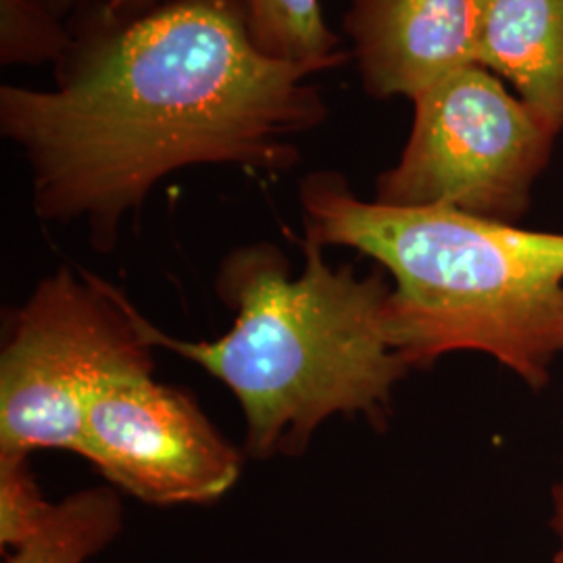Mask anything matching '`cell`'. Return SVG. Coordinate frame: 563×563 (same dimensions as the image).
Returning <instances> with one entry per match:
<instances>
[{
  "instance_id": "obj_5",
  "label": "cell",
  "mask_w": 563,
  "mask_h": 563,
  "mask_svg": "<svg viewBox=\"0 0 563 563\" xmlns=\"http://www.w3.org/2000/svg\"><path fill=\"white\" fill-rule=\"evenodd\" d=\"M413 107L401 159L378 176L374 201L520 222L558 134L481 65L430 86Z\"/></svg>"
},
{
  "instance_id": "obj_8",
  "label": "cell",
  "mask_w": 563,
  "mask_h": 563,
  "mask_svg": "<svg viewBox=\"0 0 563 563\" xmlns=\"http://www.w3.org/2000/svg\"><path fill=\"white\" fill-rule=\"evenodd\" d=\"M476 63L511 81L551 132H563V0H481Z\"/></svg>"
},
{
  "instance_id": "obj_9",
  "label": "cell",
  "mask_w": 563,
  "mask_h": 563,
  "mask_svg": "<svg viewBox=\"0 0 563 563\" xmlns=\"http://www.w3.org/2000/svg\"><path fill=\"white\" fill-rule=\"evenodd\" d=\"M121 528L118 488H84L53 505L38 532L13 549L4 563H84L113 543Z\"/></svg>"
},
{
  "instance_id": "obj_6",
  "label": "cell",
  "mask_w": 563,
  "mask_h": 563,
  "mask_svg": "<svg viewBox=\"0 0 563 563\" xmlns=\"http://www.w3.org/2000/svg\"><path fill=\"white\" fill-rule=\"evenodd\" d=\"M78 455L148 505H201L241 476L242 455L180 388L130 374L102 384L86 409Z\"/></svg>"
},
{
  "instance_id": "obj_10",
  "label": "cell",
  "mask_w": 563,
  "mask_h": 563,
  "mask_svg": "<svg viewBox=\"0 0 563 563\" xmlns=\"http://www.w3.org/2000/svg\"><path fill=\"white\" fill-rule=\"evenodd\" d=\"M246 11L253 42L269 59L322 74L353 57L325 25L320 0H246Z\"/></svg>"
},
{
  "instance_id": "obj_3",
  "label": "cell",
  "mask_w": 563,
  "mask_h": 563,
  "mask_svg": "<svg viewBox=\"0 0 563 563\" xmlns=\"http://www.w3.org/2000/svg\"><path fill=\"white\" fill-rule=\"evenodd\" d=\"M301 249L299 276L272 242L223 257L216 290L236 318L216 341H180L146 320L157 349L199 363L232 390L255 460L301 455L332 416L383 422L409 372L388 336L383 269L360 276L353 265L332 267L318 242L302 239Z\"/></svg>"
},
{
  "instance_id": "obj_11",
  "label": "cell",
  "mask_w": 563,
  "mask_h": 563,
  "mask_svg": "<svg viewBox=\"0 0 563 563\" xmlns=\"http://www.w3.org/2000/svg\"><path fill=\"white\" fill-rule=\"evenodd\" d=\"M71 30L34 0H0L2 67L57 65L71 48Z\"/></svg>"
},
{
  "instance_id": "obj_12",
  "label": "cell",
  "mask_w": 563,
  "mask_h": 563,
  "mask_svg": "<svg viewBox=\"0 0 563 563\" xmlns=\"http://www.w3.org/2000/svg\"><path fill=\"white\" fill-rule=\"evenodd\" d=\"M44 499L30 455H0V547L18 549L32 539L53 509Z\"/></svg>"
},
{
  "instance_id": "obj_13",
  "label": "cell",
  "mask_w": 563,
  "mask_h": 563,
  "mask_svg": "<svg viewBox=\"0 0 563 563\" xmlns=\"http://www.w3.org/2000/svg\"><path fill=\"white\" fill-rule=\"evenodd\" d=\"M169 0H99L102 15L115 23L139 20Z\"/></svg>"
},
{
  "instance_id": "obj_15",
  "label": "cell",
  "mask_w": 563,
  "mask_h": 563,
  "mask_svg": "<svg viewBox=\"0 0 563 563\" xmlns=\"http://www.w3.org/2000/svg\"><path fill=\"white\" fill-rule=\"evenodd\" d=\"M553 526L560 537V551H558V563H563V478L562 483L555 488V516H553Z\"/></svg>"
},
{
  "instance_id": "obj_7",
  "label": "cell",
  "mask_w": 563,
  "mask_h": 563,
  "mask_svg": "<svg viewBox=\"0 0 563 563\" xmlns=\"http://www.w3.org/2000/svg\"><path fill=\"white\" fill-rule=\"evenodd\" d=\"M481 0H351L344 34L372 99H416L476 63Z\"/></svg>"
},
{
  "instance_id": "obj_4",
  "label": "cell",
  "mask_w": 563,
  "mask_h": 563,
  "mask_svg": "<svg viewBox=\"0 0 563 563\" xmlns=\"http://www.w3.org/2000/svg\"><path fill=\"white\" fill-rule=\"evenodd\" d=\"M146 318L88 269L59 267L13 313L0 355V455H78L86 409L102 384L153 374Z\"/></svg>"
},
{
  "instance_id": "obj_14",
  "label": "cell",
  "mask_w": 563,
  "mask_h": 563,
  "mask_svg": "<svg viewBox=\"0 0 563 563\" xmlns=\"http://www.w3.org/2000/svg\"><path fill=\"white\" fill-rule=\"evenodd\" d=\"M34 2L41 4L42 9H46L53 18L65 23L67 18L80 13L88 0H34Z\"/></svg>"
},
{
  "instance_id": "obj_1",
  "label": "cell",
  "mask_w": 563,
  "mask_h": 563,
  "mask_svg": "<svg viewBox=\"0 0 563 563\" xmlns=\"http://www.w3.org/2000/svg\"><path fill=\"white\" fill-rule=\"evenodd\" d=\"M69 30L55 90L0 86V134L30 165L42 222L84 223L101 255L167 176L286 174L330 118L316 69L255 46L246 0H169L128 23L88 0Z\"/></svg>"
},
{
  "instance_id": "obj_2",
  "label": "cell",
  "mask_w": 563,
  "mask_h": 563,
  "mask_svg": "<svg viewBox=\"0 0 563 563\" xmlns=\"http://www.w3.org/2000/svg\"><path fill=\"white\" fill-rule=\"evenodd\" d=\"M309 241L355 249L393 278L386 328L411 369L474 351L534 390L563 355V234L446 207L360 199L339 172L299 184Z\"/></svg>"
}]
</instances>
